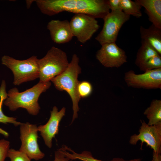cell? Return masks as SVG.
<instances>
[{
  "label": "cell",
  "instance_id": "f1b7e54d",
  "mask_svg": "<svg viewBox=\"0 0 161 161\" xmlns=\"http://www.w3.org/2000/svg\"><path fill=\"white\" fill-rule=\"evenodd\" d=\"M72 161H80L78 160H72Z\"/></svg>",
  "mask_w": 161,
  "mask_h": 161
},
{
  "label": "cell",
  "instance_id": "2e32d148",
  "mask_svg": "<svg viewBox=\"0 0 161 161\" xmlns=\"http://www.w3.org/2000/svg\"><path fill=\"white\" fill-rule=\"evenodd\" d=\"M62 152L71 160H78L81 161H106L95 158L91 153L89 151H83L80 153L75 152L68 146L65 145L61 149ZM140 158H136L129 160H126L122 158H114L110 161H141Z\"/></svg>",
  "mask_w": 161,
  "mask_h": 161
},
{
  "label": "cell",
  "instance_id": "603a6c76",
  "mask_svg": "<svg viewBox=\"0 0 161 161\" xmlns=\"http://www.w3.org/2000/svg\"><path fill=\"white\" fill-rule=\"evenodd\" d=\"M7 157L10 161H31V160L23 152L13 148L9 149Z\"/></svg>",
  "mask_w": 161,
  "mask_h": 161
},
{
  "label": "cell",
  "instance_id": "9a60e30c",
  "mask_svg": "<svg viewBox=\"0 0 161 161\" xmlns=\"http://www.w3.org/2000/svg\"><path fill=\"white\" fill-rule=\"evenodd\" d=\"M140 38L148 43L161 55V29L152 24L148 28L140 27Z\"/></svg>",
  "mask_w": 161,
  "mask_h": 161
},
{
  "label": "cell",
  "instance_id": "7a4b0ae2",
  "mask_svg": "<svg viewBox=\"0 0 161 161\" xmlns=\"http://www.w3.org/2000/svg\"><path fill=\"white\" fill-rule=\"evenodd\" d=\"M51 85L50 81H39L32 87L21 92L16 87L13 88L8 91L7 97L3 103L11 111L23 108L29 114L36 115L40 109L38 102L39 96L49 89Z\"/></svg>",
  "mask_w": 161,
  "mask_h": 161
},
{
  "label": "cell",
  "instance_id": "5bb4252c",
  "mask_svg": "<svg viewBox=\"0 0 161 161\" xmlns=\"http://www.w3.org/2000/svg\"><path fill=\"white\" fill-rule=\"evenodd\" d=\"M143 7L149 21L156 27L161 29V0H135Z\"/></svg>",
  "mask_w": 161,
  "mask_h": 161
},
{
  "label": "cell",
  "instance_id": "277c9868",
  "mask_svg": "<svg viewBox=\"0 0 161 161\" xmlns=\"http://www.w3.org/2000/svg\"><path fill=\"white\" fill-rule=\"evenodd\" d=\"M69 64L65 52L57 47H52L44 57L38 59L39 81H50L64 71Z\"/></svg>",
  "mask_w": 161,
  "mask_h": 161
},
{
  "label": "cell",
  "instance_id": "cb8c5ba5",
  "mask_svg": "<svg viewBox=\"0 0 161 161\" xmlns=\"http://www.w3.org/2000/svg\"><path fill=\"white\" fill-rule=\"evenodd\" d=\"M10 142L4 139L0 140V161H5L9 149Z\"/></svg>",
  "mask_w": 161,
  "mask_h": 161
},
{
  "label": "cell",
  "instance_id": "9c48e42d",
  "mask_svg": "<svg viewBox=\"0 0 161 161\" xmlns=\"http://www.w3.org/2000/svg\"><path fill=\"white\" fill-rule=\"evenodd\" d=\"M141 125L138 134H134L130 138L129 143L136 145L138 142H141V148L145 143L157 154L161 153V123L149 126L144 120H140Z\"/></svg>",
  "mask_w": 161,
  "mask_h": 161
},
{
  "label": "cell",
  "instance_id": "ba28073f",
  "mask_svg": "<svg viewBox=\"0 0 161 161\" xmlns=\"http://www.w3.org/2000/svg\"><path fill=\"white\" fill-rule=\"evenodd\" d=\"M69 22L73 37L82 44L89 40L100 27L96 18L84 14H75Z\"/></svg>",
  "mask_w": 161,
  "mask_h": 161
},
{
  "label": "cell",
  "instance_id": "7402d4cb",
  "mask_svg": "<svg viewBox=\"0 0 161 161\" xmlns=\"http://www.w3.org/2000/svg\"><path fill=\"white\" fill-rule=\"evenodd\" d=\"M92 90V86L90 82L86 81H79L77 87V92L80 98L89 96Z\"/></svg>",
  "mask_w": 161,
  "mask_h": 161
},
{
  "label": "cell",
  "instance_id": "d4e9b609",
  "mask_svg": "<svg viewBox=\"0 0 161 161\" xmlns=\"http://www.w3.org/2000/svg\"><path fill=\"white\" fill-rule=\"evenodd\" d=\"M111 11H122L120 7V0H108Z\"/></svg>",
  "mask_w": 161,
  "mask_h": 161
},
{
  "label": "cell",
  "instance_id": "6da1fadb",
  "mask_svg": "<svg viewBox=\"0 0 161 161\" xmlns=\"http://www.w3.org/2000/svg\"><path fill=\"white\" fill-rule=\"evenodd\" d=\"M41 12L49 16L64 11L103 19L110 12L108 0H37Z\"/></svg>",
  "mask_w": 161,
  "mask_h": 161
},
{
  "label": "cell",
  "instance_id": "ffe728a7",
  "mask_svg": "<svg viewBox=\"0 0 161 161\" xmlns=\"http://www.w3.org/2000/svg\"><path fill=\"white\" fill-rule=\"evenodd\" d=\"M7 97V93L6 90V83L5 81L3 80L0 87V123L4 124L11 123L16 126L20 125L22 123L17 121L16 118L8 117L5 115L3 112V103Z\"/></svg>",
  "mask_w": 161,
  "mask_h": 161
},
{
  "label": "cell",
  "instance_id": "8fae6325",
  "mask_svg": "<svg viewBox=\"0 0 161 161\" xmlns=\"http://www.w3.org/2000/svg\"><path fill=\"white\" fill-rule=\"evenodd\" d=\"M96 57L101 64L108 68H118L127 62L125 51L115 42L101 45L96 53Z\"/></svg>",
  "mask_w": 161,
  "mask_h": 161
},
{
  "label": "cell",
  "instance_id": "3957f363",
  "mask_svg": "<svg viewBox=\"0 0 161 161\" xmlns=\"http://www.w3.org/2000/svg\"><path fill=\"white\" fill-rule=\"evenodd\" d=\"M79 62L78 57L76 54H73L65 70L51 80L57 89L65 91L71 97L73 111L71 123L78 117L79 110L78 104L81 99L77 92L78 85L79 81L78 78L81 72V68Z\"/></svg>",
  "mask_w": 161,
  "mask_h": 161
},
{
  "label": "cell",
  "instance_id": "7c38bea8",
  "mask_svg": "<svg viewBox=\"0 0 161 161\" xmlns=\"http://www.w3.org/2000/svg\"><path fill=\"white\" fill-rule=\"evenodd\" d=\"M65 112L64 107L58 111L56 106H54L47 123L38 127V131L40 132L45 144L49 148L52 147V139L58 133L60 123L65 116Z\"/></svg>",
  "mask_w": 161,
  "mask_h": 161
},
{
  "label": "cell",
  "instance_id": "4316f807",
  "mask_svg": "<svg viewBox=\"0 0 161 161\" xmlns=\"http://www.w3.org/2000/svg\"><path fill=\"white\" fill-rule=\"evenodd\" d=\"M152 161H161V154H157L153 152Z\"/></svg>",
  "mask_w": 161,
  "mask_h": 161
},
{
  "label": "cell",
  "instance_id": "8992f818",
  "mask_svg": "<svg viewBox=\"0 0 161 161\" xmlns=\"http://www.w3.org/2000/svg\"><path fill=\"white\" fill-rule=\"evenodd\" d=\"M130 16L123 11H111L104 18L103 27L95 38L101 45L115 42L120 29L129 19Z\"/></svg>",
  "mask_w": 161,
  "mask_h": 161
},
{
  "label": "cell",
  "instance_id": "30bf717a",
  "mask_svg": "<svg viewBox=\"0 0 161 161\" xmlns=\"http://www.w3.org/2000/svg\"><path fill=\"white\" fill-rule=\"evenodd\" d=\"M124 79L129 87L147 89H161V68L136 74L132 70L124 74Z\"/></svg>",
  "mask_w": 161,
  "mask_h": 161
},
{
  "label": "cell",
  "instance_id": "d6986e66",
  "mask_svg": "<svg viewBox=\"0 0 161 161\" xmlns=\"http://www.w3.org/2000/svg\"><path fill=\"white\" fill-rule=\"evenodd\" d=\"M120 7L126 14L139 18L142 16L141 10V6L135 1L120 0Z\"/></svg>",
  "mask_w": 161,
  "mask_h": 161
},
{
  "label": "cell",
  "instance_id": "ac0fdd59",
  "mask_svg": "<svg viewBox=\"0 0 161 161\" xmlns=\"http://www.w3.org/2000/svg\"><path fill=\"white\" fill-rule=\"evenodd\" d=\"M158 55H160L151 45L141 40V45L137 53L135 64L139 67L149 58Z\"/></svg>",
  "mask_w": 161,
  "mask_h": 161
},
{
  "label": "cell",
  "instance_id": "44dd1931",
  "mask_svg": "<svg viewBox=\"0 0 161 161\" xmlns=\"http://www.w3.org/2000/svg\"><path fill=\"white\" fill-rule=\"evenodd\" d=\"M141 71L144 72L161 68V56L160 55L153 56L139 66Z\"/></svg>",
  "mask_w": 161,
  "mask_h": 161
},
{
  "label": "cell",
  "instance_id": "83f0119b",
  "mask_svg": "<svg viewBox=\"0 0 161 161\" xmlns=\"http://www.w3.org/2000/svg\"><path fill=\"white\" fill-rule=\"evenodd\" d=\"M0 134L3 135L6 137H8L9 135V133L7 131L1 128H0Z\"/></svg>",
  "mask_w": 161,
  "mask_h": 161
},
{
  "label": "cell",
  "instance_id": "52a82bcc",
  "mask_svg": "<svg viewBox=\"0 0 161 161\" xmlns=\"http://www.w3.org/2000/svg\"><path fill=\"white\" fill-rule=\"evenodd\" d=\"M20 139L21 144L19 150L23 152L31 160H38L43 158L45 154L40 149L38 139V127L28 122L20 125Z\"/></svg>",
  "mask_w": 161,
  "mask_h": 161
},
{
  "label": "cell",
  "instance_id": "4fadbf2b",
  "mask_svg": "<svg viewBox=\"0 0 161 161\" xmlns=\"http://www.w3.org/2000/svg\"><path fill=\"white\" fill-rule=\"evenodd\" d=\"M47 28L52 40L56 44L69 42L73 37L69 22L67 20H52L47 24Z\"/></svg>",
  "mask_w": 161,
  "mask_h": 161
},
{
  "label": "cell",
  "instance_id": "e0dca14e",
  "mask_svg": "<svg viewBox=\"0 0 161 161\" xmlns=\"http://www.w3.org/2000/svg\"><path fill=\"white\" fill-rule=\"evenodd\" d=\"M143 113L148 120V125H153L161 123V100H153Z\"/></svg>",
  "mask_w": 161,
  "mask_h": 161
},
{
  "label": "cell",
  "instance_id": "484cf974",
  "mask_svg": "<svg viewBox=\"0 0 161 161\" xmlns=\"http://www.w3.org/2000/svg\"><path fill=\"white\" fill-rule=\"evenodd\" d=\"M67 157L65 156L61 151L60 149L55 151V158L53 161H72Z\"/></svg>",
  "mask_w": 161,
  "mask_h": 161
},
{
  "label": "cell",
  "instance_id": "5b68a950",
  "mask_svg": "<svg viewBox=\"0 0 161 161\" xmlns=\"http://www.w3.org/2000/svg\"><path fill=\"white\" fill-rule=\"evenodd\" d=\"M38 59L35 56L21 60L5 55L2 57L1 61L2 64L12 72L14 77L13 84L19 85L39 78Z\"/></svg>",
  "mask_w": 161,
  "mask_h": 161
}]
</instances>
